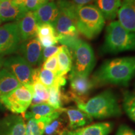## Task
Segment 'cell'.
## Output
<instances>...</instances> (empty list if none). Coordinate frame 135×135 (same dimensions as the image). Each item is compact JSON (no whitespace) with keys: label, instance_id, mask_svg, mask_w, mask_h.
I'll return each mask as SVG.
<instances>
[{"label":"cell","instance_id":"1","mask_svg":"<svg viewBox=\"0 0 135 135\" xmlns=\"http://www.w3.org/2000/svg\"><path fill=\"white\" fill-rule=\"evenodd\" d=\"M135 76V56L108 60L92 76L97 86L104 84L127 86Z\"/></svg>","mask_w":135,"mask_h":135},{"label":"cell","instance_id":"2","mask_svg":"<svg viewBox=\"0 0 135 135\" xmlns=\"http://www.w3.org/2000/svg\"><path fill=\"white\" fill-rule=\"evenodd\" d=\"M77 107L97 119L117 117L122 114L117 97L110 89L101 92L85 103L77 104Z\"/></svg>","mask_w":135,"mask_h":135},{"label":"cell","instance_id":"3","mask_svg":"<svg viewBox=\"0 0 135 135\" xmlns=\"http://www.w3.org/2000/svg\"><path fill=\"white\" fill-rule=\"evenodd\" d=\"M126 51H135V33L124 28L118 21L111 22L106 27L101 53L117 54Z\"/></svg>","mask_w":135,"mask_h":135},{"label":"cell","instance_id":"4","mask_svg":"<svg viewBox=\"0 0 135 135\" xmlns=\"http://www.w3.org/2000/svg\"><path fill=\"white\" fill-rule=\"evenodd\" d=\"M105 25V19L93 4L78 6L76 28L79 33L89 40L97 37Z\"/></svg>","mask_w":135,"mask_h":135},{"label":"cell","instance_id":"5","mask_svg":"<svg viewBox=\"0 0 135 135\" xmlns=\"http://www.w3.org/2000/svg\"><path fill=\"white\" fill-rule=\"evenodd\" d=\"M58 15L53 25L57 36H75L79 32L76 28L77 5L70 0H58Z\"/></svg>","mask_w":135,"mask_h":135},{"label":"cell","instance_id":"6","mask_svg":"<svg viewBox=\"0 0 135 135\" xmlns=\"http://www.w3.org/2000/svg\"><path fill=\"white\" fill-rule=\"evenodd\" d=\"M71 53L72 55V66L70 71L79 75L89 76L96 64L92 47L80 39Z\"/></svg>","mask_w":135,"mask_h":135},{"label":"cell","instance_id":"7","mask_svg":"<svg viewBox=\"0 0 135 135\" xmlns=\"http://www.w3.org/2000/svg\"><path fill=\"white\" fill-rule=\"evenodd\" d=\"M33 91L31 86L22 85L0 99L1 104L13 113L24 114L31 104Z\"/></svg>","mask_w":135,"mask_h":135},{"label":"cell","instance_id":"8","mask_svg":"<svg viewBox=\"0 0 135 135\" xmlns=\"http://www.w3.org/2000/svg\"><path fill=\"white\" fill-rule=\"evenodd\" d=\"M3 66L13 73L21 84H33L35 69L21 56H13L5 59Z\"/></svg>","mask_w":135,"mask_h":135},{"label":"cell","instance_id":"9","mask_svg":"<svg viewBox=\"0 0 135 135\" xmlns=\"http://www.w3.org/2000/svg\"><path fill=\"white\" fill-rule=\"evenodd\" d=\"M70 90L68 93L70 101H75L76 103H85L89 93L94 88L95 84L89 76L79 75L71 72L70 74Z\"/></svg>","mask_w":135,"mask_h":135},{"label":"cell","instance_id":"10","mask_svg":"<svg viewBox=\"0 0 135 135\" xmlns=\"http://www.w3.org/2000/svg\"><path fill=\"white\" fill-rule=\"evenodd\" d=\"M21 43L16 21L0 26V55L3 56L16 53Z\"/></svg>","mask_w":135,"mask_h":135},{"label":"cell","instance_id":"11","mask_svg":"<svg viewBox=\"0 0 135 135\" xmlns=\"http://www.w3.org/2000/svg\"><path fill=\"white\" fill-rule=\"evenodd\" d=\"M18 51L32 66L40 65L43 62V48L38 38L21 42Z\"/></svg>","mask_w":135,"mask_h":135},{"label":"cell","instance_id":"12","mask_svg":"<svg viewBox=\"0 0 135 135\" xmlns=\"http://www.w3.org/2000/svg\"><path fill=\"white\" fill-rule=\"evenodd\" d=\"M16 23L21 42L36 38L38 25L33 11H27Z\"/></svg>","mask_w":135,"mask_h":135},{"label":"cell","instance_id":"13","mask_svg":"<svg viewBox=\"0 0 135 135\" xmlns=\"http://www.w3.org/2000/svg\"><path fill=\"white\" fill-rule=\"evenodd\" d=\"M0 135H26V125L23 118L9 115L0 121Z\"/></svg>","mask_w":135,"mask_h":135},{"label":"cell","instance_id":"14","mask_svg":"<svg viewBox=\"0 0 135 135\" xmlns=\"http://www.w3.org/2000/svg\"><path fill=\"white\" fill-rule=\"evenodd\" d=\"M118 17L124 28L135 33V0H122Z\"/></svg>","mask_w":135,"mask_h":135},{"label":"cell","instance_id":"15","mask_svg":"<svg viewBox=\"0 0 135 135\" xmlns=\"http://www.w3.org/2000/svg\"><path fill=\"white\" fill-rule=\"evenodd\" d=\"M68 119V130H75L84 127L93 121V118L79 108L73 107L63 108Z\"/></svg>","mask_w":135,"mask_h":135},{"label":"cell","instance_id":"16","mask_svg":"<svg viewBox=\"0 0 135 135\" xmlns=\"http://www.w3.org/2000/svg\"><path fill=\"white\" fill-rule=\"evenodd\" d=\"M28 10L25 6H16L12 0L0 1V21H18L26 13Z\"/></svg>","mask_w":135,"mask_h":135},{"label":"cell","instance_id":"17","mask_svg":"<svg viewBox=\"0 0 135 135\" xmlns=\"http://www.w3.org/2000/svg\"><path fill=\"white\" fill-rule=\"evenodd\" d=\"M113 128V123L100 122L89 124L75 130H67L63 135H108Z\"/></svg>","mask_w":135,"mask_h":135},{"label":"cell","instance_id":"18","mask_svg":"<svg viewBox=\"0 0 135 135\" xmlns=\"http://www.w3.org/2000/svg\"><path fill=\"white\" fill-rule=\"evenodd\" d=\"M38 25L50 24L54 25L58 15V8L56 3L48 2L33 11Z\"/></svg>","mask_w":135,"mask_h":135},{"label":"cell","instance_id":"19","mask_svg":"<svg viewBox=\"0 0 135 135\" xmlns=\"http://www.w3.org/2000/svg\"><path fill=\"white\" fill-rule=\"evenodd\" d=\"M63 112V109H61L51 116L28 119L26 125V135H43L47 124L53 119L58 117Z\"/></svg>","mask_w":135,"mask_h":135},{"label":"cell","instance_id":"20","mask_svg":"<svg viewBox=\"0 0 135 135\" xmlns=\"http://www.w3.org/2000/svg\"><path fill=\"white\" fill-rule=\"evenodd\" d=\"M22 84L13 73L6 68L0 70V99L6 97Z\"/></svg>","mask_w":135,"mask_h":135},{"label":"cell","instance_id":"21","mask_svg":"<svg viewBox=\"0 0 135 135\" xmlns=\"http://www.w3.org/2000/svg\"><path fill=\"white\" fill-rule=\"evenodd\" d=\"M94 6L100 11L104 19L113 20L118 16L121 0H94Z\"/></svg>","mask_w":135,"mask_h":135},{"label":"cell","instance_id":"22","mask_svg":"<svg viewBox=\"0 0 135 135\" xmlns=\"http://www.w3.org/2000/svg\"><path fill=\"white\" fill-rule=\"evenodd\" d=\"M58 58V71L57 75L65 76L70 71L72 66V55L70 50L66 46L62 45L60 46L57 53Z\"/></svg>","mask_w":135,"mask_h":135},{"label":"cell","instance_id":"23","mask_svg":"<svg viewBox=\"0 0 135 135\" xmlns=\"http://www.w3.org/2000/svg\"><path fill=\"white\" fill-rule=\"evenodd\" d=\"M49 98L47 103L50 104L56 109H63L64 104L70 102L68 96L67 94L63 93L61 87L55 85L48 89Z\"/></svg>","mask_w":135,"mask_h":135},{"label":"cell","instance_id":"24","mask_svg":"<svg viewBox=\"0 0 135 135\" xmlns=\"http://www.w3.org/2000/svg\"><path fill=\"white\" fill-rule=\"evenodd\" d=\"M60 109H56L53 106L46 103H41L36 105H31L30 110L23 114L25 119H29L31 118H40L45 116H49Z\"/></svg>","mask_w":135,"mask_h":135},{"label":"cell","instance_id":"25","mask_svg":"<svg viewBox=\"0 0 135 135\" xmlns=\"http://www.w3.org/2000/svg\"><path fill=\"white\" fill-rule=\"evenodd\" d=\"M63 112L58 117L55 118L47 124L44 135H63L68 130V121L63 116Z\"/></svg>","mask_w":135,"mask_h":135},{"label":"cell","instance_id":"26","mask_svg":"<svg viewBox=\"0 0 135 135\" xmlns=\"http://www.w3.org/2000/svg\"><path fill=\"white\" fill-rule=\"evenodd\" d=\"M33 94L31 105H36L41 103H45L48 101L49 98V91L41 83L39 80L33 82L32 84Z\"/></svg>","mask_w":135,"mask_h":135},{"label":"cell","instance_id":"27","mask_svg":"<svg viewBox=\"0 0 135 135\" xmlns=\"http://www.w3.org/2000/svg\"><path fill=\"white\" fill-rule=\"evenodd\" d=\"M58 75L55 73L43 68H39L38 80L48 89L53 86L58 85Z\"/></svg>","mask_w":135,"mask_h":135},{"label":"cell","instance_id":"28","mask_svg":"<svg viewBox=\"0 0 135 135\" xmlns=\"http://www.w3.org/2000/svg\"><path fill=\"white\" fill-rule=\"evenodd\" d=\"M123 107L129 118L135 122V93L129 91L123 92Z\"/></svg>","mask_w":135,"mask_h":135},{"label":"cell","instance_id":"29","mask_svg":"<svg viewBox=\"0 0 135 135\" xmlns=\"http://www.w3.org/2000/svg\"><path fill=\"white\" fill-rule=\"evenodd\" d=\"M57 36L53 25L50 24H43L38 25L37 37Z\"/></svg>","mask_w":135,"mask_h":135},{"label":"cell","instance_id":"30","mask_svg":"<svg viewBox=\"0 0 135 135\" xmlns=\"http://www.w3.org/2000/svg\"><path fill=\"white\" fill-rule=\"evenodd\" d=\"M42 68L46 70L51 71L55 73H57L58 71V58H57V54L52 56L51 57L47 59L44 61V63Z\"/></svg>","mask_w":135,"mask_h":135},{"label":"cell","instance_id":"31","mask_svg":"<svg viewBox=\"0 0 135 135\" xmlns=\"http://www.w3.org/2000/svg\"><path fill=\"white\" fill-rule=\"evenodd\" d=\"M49 1V0H26L25 6L28 11H35Z\"/></svg>","mask_w":135,"mask_h":135},{"label":"cell","instance_id":"32","mask_svg":"<svg viewBox=\"0 0 135 135\" xmlns=\"http://www.w3.org/2000/svg\"><path fill=\"white\" fill-rule=\"evenodd\" d=\"M41 43V46L44 48L51 46H55L58 43L57 36H39L37 37Z\"/></svg>","mask_w":135,"mask_h":135},{"label":"cell","instance_id":"33","mask_svg":"<svg viewBox=\"0 0 135 135\" xmlns=\"http://www.w3.org/2000/svg\"><path fill=\"white\" fill-rule=\"evenodd\" d=\"M60 46H51L49 47H46L43 50V61H46L52 56L56 55L58 52Z\"/></svg>","mask_w":135,"mask_h":135},{"label":"cell","instance_id":"34","mask_svg":"<svg viewBox=\"0 0 135 135\" xmlns=\"http://www.w3.org/2000/svg\"><path fill=\"white\" fill-rule=\"evenodd\" d=\"M116 135H135V131L125 124H122L118 128Z\"/></svg>","mask_w":135,"mask_h":135},{"label":"cell","instance_id":"35","mask_svg":"<svg viewBox=\"0 0 135 135\" xmlns=\"http://www.w3.org/2000/svg\"><path fill=\"white\" fill-rule=\"evenodd\" d=\"M94 0H73V2L78 6H83L89 4L91 2H94Z\"/></svg>","mask_w":135,"mask_h":135},{"label":"cell","instance_id":"36","mask_svg":"<svg viewBox=\"0 0 135 135\" xmlns=\"http://www.w3.org/2000/svg\"><path fill=\"white\" fill-rule=\"evenodd\" d=\"M25 1L26 0H12L13 3L16 6H25Z\"/></svg>","mask_w":135,"mask_h":135},{"label":"cell","instance_id":"37","mask_svg":"<svg viewBox=\"0 0 135 135\" xmlns=\"http://www.w3.org/2000/svg\"><path fill=\"white\" fill-rule=\"evenodd\" d=\"M4 59L3 58V56L0 55V70H1V68L3 66V63H4Z\"/></svg>","mask_w":135,"mask_h":135},{"label":"cell","instance_id":"38","mask_svg":"<svg viewBox=\"0 0 135 135\" xmlns=\"http://www.w3.org/2000/svg\"><path fill=\"white\" fill-rule=\"evenodd\" d=\"M0 108H2V105H1V103L0 102Z\"/></svg>","mask_w":135,"mask_h":135},{"label":"cell","instance_id":"39","mask_svg":"<svg viewBox=\"0 0 135 135\" xmlns=\"http://www.w3.org/2000/svg\"><path fill=\"white\" fill-rule=\"evenodd\" d=\"M134 91H135V83H134Z\"/></svg>","mask_w":135,"mask_h":135},{"label":"cell","instance_id":"40","mask_svg":"<svg viewBox=\"0 0 135 135\" xmlns=\"http://www.w3.org/2000/svg\"><path fill=\"white\" fill-rule=\"evenodd\" d=\"M1 23V21H0V23Z\"/></svg>","mask_w":135,"mask_h":135},{"label":"cell","instance_id":"41","mask_svg":"<svg viewBox=\"0 0 135 135\" xmlns=\"http://www.w3.org/2000/svg\"><path fill=\"white\" fill-rule=\"evenodd\" d=\"M50 1H53V0H50Z\"/></svg>","mask_w":135,"mask_h":135},{"label":"cell","instance_id":"42","mask_svg":"<svg viewBox=\"0 0 135 135\" xmlns=\"http://www.w3.org/2000/svg\"><path fill=\"white\" fill-rule=\"evenodd\" d=\"M0 1H1V0H0Z\"/></svg>","mask_w":135,"mask_h":135}]
</instances>
